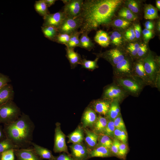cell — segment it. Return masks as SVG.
<instances>
[{"instance_id":"1","label":"cell","mask_w":160,"mask_h":160,"mask_svg":"<svg viewBox=\"0 0 160 160\" xmlns=\"http://www.w3.org/2000/svg\"><path fill=\"white\" fill-rule=\"evenodd\" d=\"M123 2L122 0H84L79 31L88 34L100 26L109 25Z\"/></svg>"},{"instance_id":"2","label":"cell","mask_w":160,"mask_h":160,"mask_svg":"<svg viewBox=\"0 0 160 160\" xmlns=\"http://www.w3.org/2000/svg\"><path fill=\"white\" fill-rule=\"evenodd\" d=\"M35 125L28 115L23 113L16 120L5 124L6 137L20 148H28L31 145Z\"/></svg>"},{"instance_id":"3","label":"cell","mask_w":160,"mask_h":160,"mask_svg":"<svg viewBox=\"0 0 160 160\" xmlns=\"http://www.w3.org/2000/svg\"><path fill=\"white\" fill-rule=\"evenodd\" d=\"M144 68L152 87L160 89V58L151 50L143 59Z\"/></svg>"},{"instance_id":"4","label":"cell","mask_w":160,"mask_h":160,"mask_svg":"<svg viewBox=\"0 0 160 160\" xmlns=\"http://www.w3.org/2000/svg\"><path fill=\"white\" fill-rule=\"evenodd\" d=\"M113 78V82L119 85L129 95L135 97H138L146 86L141 79L132 75Z\"/></svg>"},{"instance_id":"5","label":"cell","mask_w":160,"mask_h":160,"mask_svg":"<svg viewBox=\"0 0 160 160\" xmlns=\"http://www.w3.org/2000/svg\"><path fill=\"white\" fill-rule=\"evenodd\" d=\"M21 114L20 108L13 101L0 105V122L5 124L17 120Z\"/></svg>"},{"instance_id":"6","label":"cell","mask_w":160,"mask_h":160,"mask_svg":"<svg viewBox=\"0 0 160 160\" xmlns=\"http://www.w3.org/2000/svg\"><path fill=\"white\" fill-rule=\"evenodd\" d=\"M97 57L103 58L114 66L129 55L125 49L121 47H116L103 52L94 53Z\"/></svg>"},{"instance_id":"7","label":"cell","mask_w":160,"mask_h":160,"mask_svg":"<svg viewBox=\"0 0 160 160\" xmlns=\"http://www.w3.org/2000/svg\"><path fill=\"white\" fill-rule=\"evenodd\" d=\"M128 95L121 87L113 82L104 88L102 98L111 101L117 100L121 103Z\"/></svg>"},{"instance_id":"8","label":"cell","mask_w":160,"mask_h":160,"mask_svg":"<svg viewBox=\"0 0 160 160\" xmlns=\"http://www.w3.org/2000/svg\"><path fill=\"white\" fill-rule=\"evenodd\" d=\"M134 61L128 56L114 66L113 67L114 78H120L132 75Z\"/></svg>"},{"instance_id":"9","label":"cell","mask_w":160,"mask_h":160,"mask_svg":"<svg viewBox=\"0 0 160 160\" xmlns=\"http://www.w3.org/2000/svg\"><path fill=\"white\" fill-rule=\"evenodd\" d=\"M64 4L62 11L66 17H79L81 12L83 0H62Z\"/></svg>"},{"instance_id":"10","label":"cell","mask_w":160,"mask_h":160,"mask_svg":"<svg viewBox=\"0 0 160 160\" xmlns=\"http://www.w3.org/2000/svg\"><path fill=\"white\" fill-rule=\"evenodd\" d=\"M53 151L55 153L63 152L70 155L65 142V136L62 131L59 122L55 124Z\"/></svg>"},{"instance_id":"11","label":"cell","mask_w":160,"mask_h":160,"mask_svg":"<svg viewBox=\"0 0 160 160\" xmlns=\"http://www.w3.org/2000/svg\"><path fill=\"white\" fill-rule=\"evenodd\" d=\"M82 20L80 17L72 18L66 17L58 28L59 33L70 35L78 31L81 25Z\"/></svg>"},{"instance_id":"12","label":"cell","mask_w":160,"mask_h":160,"mask_svg":"<svg viewBox=\"0 0 160 160\" xmlns=\"http://www.w3.org/2000/svg\"><path fill=\"white\" fill-rule=\"evenodd\" d=\"M71 155L75 160H87L89 159L90 149L83 143L72 144L70 146Z\"/></svg>"},{"instance_id":"13","label":"cell","mask_w":160,"mask_h":160,"mask_svg":"<svg viewBox=\"0 0 160 160\" xmlns=\"http://www.w3.org/2000/svg\"><path fill=\"white\" fill-rule=\"evenodd\" d=\"M66 17L62 10L54 13H50L43 17L42 26H51L58 29Z\"/></svg>"},{"instance_id":"14","label":"cell","mask_w":160,"mask_h":160,"mask_svg":"<svg viewBox=\"0 0 160 160\" xmlns=\"http://www.w3.org/2000/svg\"><path fill=\"white\" fill-rule=\"evenodd\" d=\"M132 75L141 79L146 86L152 87L145 70L143 59L136 60L134 61L132 71Z\"/></svg>"},{"instance_id":"15","label":"cell","mask_w":160,"mask_h":160,"mask_svg":"<svg viewBox=\"0 0 160 160\" xmlns=\"http://www.w3.org/2000/svg\"><path fill=\"white\" fill-rule=\"evenodd\" d=\"M111 101L103 98L94 100L91 102L89 107L96 113L105 116L109 111Z\"/></svg>"},{"instance_id":"16","label":"cell","mask_w":160,"mask_h":160,"mask_svg":"<svg viewBox=\"0 0 160 160\" xmlns=\"http://www.w3.org/2000/svg\"><path fill=\"white\" fill-rule=\"evenodd\" d=\"M97 117L96 113L90 107L86 108L82 115V127L84 129L93 126Z\"/></svg>"},{"instance_id":"17","label":"cell","mask_w":160,"mask_h":160,"mask_svg":"<svg viewBox=\"0 0 160 160\" xmlns=\"http://www.w3.org/2000/svg\"><path fill=\"white\" fill-rule=\"evenodd\" d=\"M18 160H41L33 149L19 148L14 150Z\"/></svg>"},{"instance_id":"18","label":"cell","mask_w":160,"mask_h":160,"mask_svg":"<svg viewBox=\"0 0 160 160\" xmlns=\"http://www.w3.org/2000/svg\"><path fill=\"white\" fill-rule=\"evenodd\" d=\"M14 92L12 85L8 84L0 89V105L13 100Z\"/></svg>"},{"instance_id":"19","label":"cell","mask_w":160,"mask_h":160,"mask_svg":"<svg viewBox=\"0 0 160 160\" xmlns=\"http://www.w3.org/2000/svg\"><path fill=\"white\" fill-rule=\"evenodd\" d=\"M74 49L67 47L65 48L66 57L70 63L72 69L74 68L78 65L80 64L82 59L80 55L75 52Z\"/></svg>"},{"instance_id":"20","label":"cell","mask_w":160,"mask_h":160,"mask_svg":"<svg viewBox=\"0 0 160 160\" xmlns=\"http://www.w3.org/2000/svg\"><path fill=\"white\" fill-rule=\"evenodd\" d=\"M85 136L84 138L86 145L90 150L95 148L98 141V135L93 131L87 128L84 129Z\"/></svg>"},{"instance_id":"21","label":"cell","mask_w":160,"mask_h":160,"mask_svg":"<svg viewBox=\"0 0 160 160\" xmlns=\"http://www.w3.org/2000/svg\"><path fill=\"white\" fill-rule=\"evenodd\" d=\"M84 128L81 126H79L73 132L68 136V142L73 144L83 143L84 140Z\"/></svg>"},{"instance_id":"22","label":"cell","mask_w":160,"mask_h":160,"mask_svg":"<svg viewBox=\"0 0 160 160\" xmlns=\"http://www.w3.org/2000/svg\"><path fill=\"white\" fill-rule=\"evenodd\" d=\"M112 156L109 149L103 146H98L90 150L89 159L95 157H107Z\"/></svg>"},{"instance_id":"23","label":"cell","mask_w":160,"mask_h":160,"mask_svg":"<svg viewBox=\"0 0 160 160\" xmlns=\"http://www.w3.org/2000/svg\"><path fill=\"white\" fill-rule=\"evenodd\" d=\"M94 40L95 42L103 47H108L110 44L108 34L106 32L101 30L97 31Z\"/></svg>"},{"instance_id":"24","label":"cell","mask_w":160,"mask_h":160,"mask_svg":"<svg viewBox=\"0 0 160 160\" xmlns=\"http://www.w3.org/2000/svg\"><path fill=\"white\" fill-rule=\"evenodd\" d=\"M31 145L35 153L43 159L53 160L54 156L50 150L33 142Z\"/></svg>"},{"instance_id":"25","label":"cell","mask_w":160,"mask_h":160,"mask_svg":"<svg viewBox=\"0 0 160 160\" xmlns=\"http://www.w3.org/2000/svg\"><path fill=\"white\" fill-rule=\"evenodd\" d=\"M120 103L117 100L112 101L109 111L105 116L108 119L113 120L121 114L119 106Z\"/></svg>"},{"instance_id":"26","label":"cell","mask_w":160,"mask_h":160,"mask_svg":"<svg viewBox=\"0 0 160 160\" xmlns=\"http://www.w3.org/2000/svg\"><path fill=\"white\" fill-rule=\"evenodd\" d=\"M108 119L100 115L97 116V119L93 126V131L98 135L101 134L105 128Z\"/></svg>"},{"instance_id":"27","label":"cell","mask_w":160,"mask_h":160,"mask_svg":"<svg viewBox=\"0 0 160 160\" xmlns=\"http://www.w3.org/2000/svg\"><path fill=\"white\" fill-rule=\"evenodd\" d=\"M80 39L79 47L89 51L94 48L95 45L90 38L88 36V34L83 32L81 34Z\"/></svg>"},{"instance_id":"28","label":"cell","mask_w":160,"mask_h":160,"mask_svg":"<svg viewBox=\"0 0 160 160\" xmlns=\"http://www.w3.org/2000/svg\"><path fill=\"white\" fill-rule=\"evenodd\" d=\"M41 29L44 36L52 41H55L59 33L58 28L51 26H41Z\"/></svg>"},{"instance_id":"29","label":"cell","mask_w":160,"mask_h":160,"mask_svg":"<svg viewBox=\"0 0 160 160\" xmlns=\"http://www.w3.org/2000/svg\"><path fill=\"white\" fill-rule=\"evenodd\" d=\"M158 17L157 9L151 4H146L144 8V18L147 20H153Z\"/></svg>"},{"instance_id":"30","label":"cell","mask_w":160,"mask_h":160,"mask_svg":"<svg viewBox=\"0 0 160 160\" xmlns=\"http://www.w3.org/2000/svg\"><path fill=\"white\" fill-rule=\"evenodd\" d=\"M120 18L131 21L135 20L137 18V15L126 7L121 8L118 12Z\"/></svg>"},{"instance_id":"31","label":"cell","mask_w":160,"mask_h":160,"mask_svg":"<svg viewBox=\"0 0 160 160\" xmlns=\"http://www.w3.org/2000/svg\"><path fill=\"white\" fill-rule=\"evenodd\" d=\"M34 9L36 12L43 17L50 13L48 7L44 0H39L35 1Z\"/></svg>"},{"instance_id":"32","label":"cell","mask_w":160,"mask_h":160,"mask_svg":"<svg viewBox=\"0 0 160 160\" xmlns=\"http://www.w3.org/2000/svg\"><path fill=\"white\" fill-rule=\"evenodd\" d=\"M140 43L137 42H133L129 43L125 49L128 55L131 57L133 61L135 60L137 49Z\"/></svg>"},{"instance_id":"33","label":"cell","mask_w":160,"mask_h":160,"mask_svg":"<svg viewBox=\"0 0 160 160\" xmlns=\"http://www.w3.org/2000/svg\"><path fill=\"white\" fill-rule=\"evenodd\" d=\"M19 148L11 140L7 138L0 141V154L3 152L9 150Z\"/></svg>"},{"instance_id":"34","label":"cell","mask_w":160,"mask_h":160,"mask_svg":"<svg viewBox=\"0 0 160 160\" xmlns=\"http://www.w3.org/2000/svg\"><path fill=\"white\" fill-rule=\"evenodd\" d=\"M81 34L79 31H77L71 34L69 41L66 47L73 49L76 47H79L80 44L79 37Z\"/></svg>"},{"instance_id":"35","label":"cell","mask_w":160,"mask_h":160,"mask_svg":"<svg viewBox=\"0 0 160 160\" xmlns=\"http://www.w3.org/2000/svg\"><path fill=\"white\" fill-rule=\"evenodd\" d=\"M111 23L114 27L119 29L124 30L128 28L131 24L132 22L119 17L112 21Z\"/></svg>"},{"instance_id":"36","label":"cell","mask_w":160,"mask_h":160,"mask_svg":"<svg viewBox=\"0 0 160 160\" xmlns=\"http://www.w3.org/2000/svg\"><path fill=\"white\" fill-rule=\"evenodd\" d=\"M99 59V58L97 57L94 60H88L85 58L82 59L80 65L83 68L93 71L98 68L97 63Z\"/></svg>"},{"instance_id":"37","label":"cell","mask_w":160,"mask_h":160,"mask_svg":"<svg viewBox=\"0 0 160 160\" xmlns=\"http://www.w3.org/2000/svg\"><path fill=\"white\" fill-rule=\"evenodd\" d=\"M113 140L108 136L103 134L98 135L97 143L96 146H103L110 149Z\"/></svg>"},{"instance_id":"38","label":"cell","mask_w":160,"mask_h":160,"mask_svg":"<svg viewBox=\"0 0 160 160\" xmlns=\"http://www.w3.org/2000/svg\"><path fill=\"white\" fill-rule=\"evenodd\" d=\"M149 50L146 43H140L137 49L135 60L143 59L147 55Z\"/></svg>"},{"instance_id":"39","label":"cell","mask_w":160,"mask_h":160,"mask_svg":"<svg viewBox=\"0 0 160 160\" xmlns=\"http://www.w3.org/2000/svg\"><path fill=\"white\" fill-rule=\"evenodd\" d=\"M115 129L113 120H108L107 125L101 134L108 136L113 139Z\"/></svg>"},{"instance_id":"40","label":"cell","mask_w":160,"mask_h":160,"mask_svg":"<svg viewBox=\"0 0 160 160\" xmlns=\"http://www.w3.org/2000/svg\"><path fill=\"white\" fill-rule=\"evenodd\" d=\"M114 135V138L119 140L121 142L127 144L128 136L126 131L115 128Z\"/></svg>"},{"instance_id":"41","label":"cell","mask_w":160,"mask_h":160,"mask_svg":"<svg viewBox=\"0 0 160 160\" xmlns=\"http://www.w3.org/2000/svg\"><path fill=\"white\" fill-rule=\"evenodd\" d=\"M126 7L131 12L135 14L140 11V5L137 1L134 0H128L125 1Z\"/></svg>"},{"instance_id":"42","label":"cell","mask_w":160,"mask_h":160,"mask_svg":"<svg viewBox=\"0 0 160 160\" xmlns=\"http://www.w3.org/2000/svg\"><path fill=\"white\" fill-rule=\"evenodd\" d=\"M70 35L65 33H58L56 37L55 42L58 43L67 45L69 41Z\"/></svg>"},{"instance_id":"43","label":"cell","mask_w":160,"mask_h":160,"mask_svg":"<svg viewBox=\"0 0 160 160\" xmlns=\"http://www.w3.org/2000/svg\"><path fill=\"white\" fill-rule=\"evenodd\" d=\"M0 160H15L14 150L11 149L5 151L0 155Z\"/></svg>"},{"instance_id":"44","label":"cell","mask_w":160,"mask_h":160,"mask_svg":"<svg viewBox=\"0 0 160 160\" xmlns=\"http://www.w3.org/2000/svg\"><path fill=\"white\" fill-rule=\"evenodd\" d=\"M115 128L126 131V127L121 114L113 120Z\"/></svg>"},{"instance_id":"45","label":"cell","mask_w":160,"mask_h":160,"mask_svg":"<svg viewBox=\"0 0 160 160\" xmlns=\"http://www.w3.org/2000/svg\"><path fill=\"white\" fill-rule=\"evenodd\" d=\"M128 152V147L127 144L120 143L118 151V156L120 158L124 159Z\"/></svg>"},{"instance_id":"46","label":"cell","mask_w":160,"mask_h":160,"mask_svg":"<svg viewBox=\"0 0 160 160\" xmlns=\"http://www.w3.org/2000/svg\"><path fill=\"white\" fill-rule=\"evenodd\" d=\"M121 142L119 140L114 138L111 146L110 148V150L112 154L116 156H118L119 147Z\"/></svg>"},{"instance_id":"47","label":"cell","mask_w":160,"mask_h":160,"mask_svg":"<svg viewBox=\"0 0 160 160\" xmlns=\"http://www.w3.org/2000/svg\"><path fill=\"white\" fill-rule=\"evenodd\" d=\"M114 35L116 41V47H121L124 43V39L121 33L117 31H114L112 32Z\"/></svg>"},{"instance_id":"48","label":"cell","mask_w":160,"mask_h":160,"mask_svg":"<svg viewBox=\"0 0 160 160\" xmlns=\"http://www.w3.org/2000/svg\"><path fill=\"white\" fill-rule=\"evenodd\" d=\"M143 39L145 41L147 42L152 38L154 36V33L153 31L144 29L142 31Z\"/></svg>"},{"instance_id":"49","label":"cell","mask_w":160,"mask_h":160,"mask_svg":"<svg viewBox=\"0 0 160 160\" xmlns=\"http://www.w3.org/2000/svg\"><path fill=\"white\" fill-rule=\"evenodd\" d=\"M53 160H75L70 155L65 153L60 154L57 156H54Z\"/></svg>"},{"instance_id":"50","label":"cell","mask_w":160,"mask_h":160,"mask_svg":"<svg viewBox=\"0 0 160 160\" xmlns=\"http://www.w3.org/2000/svg\"><path fill=\"white\" fill-rule=\"evenodd\" d=\"M11 81L8 76L0 73V89Z\"/></svg>"},{"instance_id":"51","label":"cell","mask_w":160,"mask_h":160,"mask_svg":"<svg viewBox=\"0 0 160 160\" xmlns=\"http://www.w3.org/2000/svg\"><path fill=\"white\" fill-rule=\"evenodd\" d=\"M136 39H139L141 35V29L140 25L139 24H135L133 27Z\"/></svg>"},{"instance_id":"52","label":"cell","mask_w":160,"mask_h":160,"mask_svg":"<svg viewBox=\"0 0 160 160\" xmlns=\"http://www.w3.org/2000/svg\"><path fill=\"white\" fill-rule=\"evenodd\" d=\"M145 29L148 30L153 31L154 25L153 23L150 20L147 21L144 24Z\"/></svg>"},{"instance_id":"53","label":"cell","mask_w":160,"mask_h":160,"mask_svg":"<svg viewBox=\"0 0 160 160\" xmlns=\"http://www.w3.org/2000/svg\"><path fill=\"white\" fill-rule=\"evenodd\" d=\"M124 36H131L136 39L133 27L129 28L126 31Z\"/></svg>"},{"instance_id":"54","label":"cell","mask_w":160,"mask_h":160,"mask_svg":"<svg viewBox=\"0 0 160 160\" xmlns=\"http://www.w3.org/2000/svg\"><path fill=\"white\" fill-rule=\"evenodd\" d=\"M47 7H49L54 4L56 0H44Z\"/></svg>"},{"instance_id":"55","label":"cell","mask_w":160,"mask_h":160,"mask_svg":"<svg viewBox=\"0 0 160 160\" xmlns=\"http://www.w3.org/2000/svg\"><path fill=\"white\" fill-rule=\"evenodd\" d=\"M156 6L158 9L160 10V0H157L156 1Z\"/></svg>"},{"instance_id":"56","label":"cell","mask_w":160,"mask_h":160,"mask_svg":"<svg viewBox=\"0 0 160 160\" xmlns=\"http://www.w3.org/2000/svg\"><path fill=\"white\" fill-rule=\"evenodd\" d=\"M4 137L3 132L1 128L0 127V141L2 140L1 139Z\"/></svg>"},{"instance_id":"57","label":"cell","mask_w":160,"mask_h":160,"mask_svg":"<svg viewBox=\"0 0 160 160\" xmlns=\"http://www.w3.org/2000/svg\"><path fill=\"white\" fill-rule=\"evenodd\" d=\"M157 29L158 30V31H159L160 32V22H158V23H157Z\"/></svg>"},{"instance_id":"58","label":"cell","mask_w":160,"mask_h":160,"mask_svg":"<svg viewBox=\"0 0 160 160\" xmlns=\"http://www.w3.org/2000/svg\"></svg>"}]
</instances>
